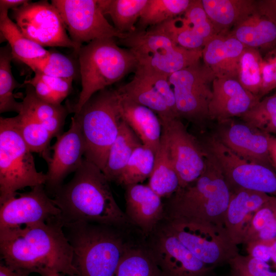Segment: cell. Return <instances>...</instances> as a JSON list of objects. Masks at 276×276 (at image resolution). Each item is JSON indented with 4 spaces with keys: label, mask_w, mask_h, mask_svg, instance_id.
<instances>
[{
    "label": "cell",
    "mask_w": 276,
    "mask_h": 276,
    "mask_svg": "<svg viewBox=\"0 0 276 276\" xmlns=\"http://www.w3.org/2000/svg\"><path fill=\"white\" fill-rule=\"evenodd\" d=\"M0 252L4 264L20 273L77 275L73 265L72 247L63 231L61 216L0 230Z\"/></svg>",
    "instance_id": "cell-1"
},
{
    "label": "cell",
    "mask_w": 276,
    "mask_h": 276,
    "mask_svg": "<svg viewBox=\"0 0 276 276\" xmlns=\"http://www.w3.org/2000/svg\"><path fill=\"white\" fill-rule=\"evenodd\" d=\"M72 179L54 193L63 225L87 222L122 228H134L112 194L107 180L96 165L84 158Z\"/></svg>",
    "instance_id": "cell-2"
},
{
    "label": "cell",
    "mask_w": 276,
    "mask_h": 276,
    "mask_svg": "<svg viewBox=\"0 0 276 276\" xmlns=\"http://www.w3.org/2000/svg\"><path fill=\"white\" fill-rule=\"evenodd\" d=\"M77 276H114L128 248L143 235L135 228L87 222L63 225Z\"/></svg>",
    "instance_id": "cell-3"
},
{
    "label": "cell",
    "mask_w": 276,
    "mask_h": 276,
    "mask_svg": "<svg viewBox=\"0 0 276 276\" xmlns=\"http://www.w3.org/2000/svg\"><path fill=\"white\" fill-rule=\"evenodd\" d=\"M206 166L201 176L179 188L164 203V219H187L224 225L231 191L214 158L204 150Z\"/></svg>",
    "instance_id": "cell-4"
},
{
    "label": "cell",
    "mask_w": 276,
    "mask_h": 276,
    "mask_svg": "<svg viewBox=\"0 0 276 276\" xmlns=\"http://www.w3.org/2000/svg\"><path fill=\"white\" fill-rule=\"evenodd\" d=\"M115 39H96L80 48L77 54L82 88L72 108L74 113L95 93L135 71L136 57L129 49L119 47Z\"/></svg>",
    "instance_id": "cell-5"
},
{
    "label": "cell",
    "mask_w": 276,
    "mask_h": 276,
    "mask_svg": "<svg viewBox=\"0 0 276 276\" xmlns=\"http://www.w3.org/2000/svg\"><path fill=\"white\" fill-rule=\"evenodd\" d=\"M117 89L107 87L94 95L74 113L84 139V158L102 171L119 131L121 118Z\"/></svg>",
    "instance_id": "cell-6"
},
{
    "label": "cell",
    "mask_w": 276,
    "mask_h": 276,
    "mask_svg": "<svg viewBox=\"0 0 276 276\" xmlns=\"http://www.w3.org/2000/svg\"><path fill=\"white\" fill-rule=\"evenodd\" d=\"M32 152L14 117L0 118V204L26 187L45 185L46 174L36 168Z\"/></svg>",
    "instance_id": "cell-7"
},
{
    "label": "cell",
    "mask_w": 276,
    "mask_h": 276,
    "mask_svg": "<svg viewBox=\"0 0 276 276\" xmlns=\"http://www.w3.org/2000/svg\"><path fill=\"white\" fill-rule=\"evenodd\" d=\"M119 42L133 54L138 65L168 77L202 58V49L182 48L154 27L135 30Z\"/></svg>",
    "instance_id": "cell-8"
},
{
    "label": "cell",
    "mask_w": 276,
    "mask_h": 276,
    "mask_svg": "<svg viewBox=\"0 0 276 276\" xmlns=\"http://www.w3.org/2000/svg\"><path fill=\"white\" fill-rule=\"evenodd\" d=\"M163 222L184 246L208 265L216 268L228 264L239 254L238 245L224 225L181 218L164 219Z\"/></svg>",
    "instance_id": "cell-9"
},
{
    "label": "cell",
    "mask_w": 276,
    "mask_h": 276,
    "mask_svg": "<svg viewBox=\"0 0 276 276\" xmlns=\"http://www.w3.org/2000/svg\"><path fill=\"white\" fill-rule=\"evenodd\" d=\"M12 16L27 38L43 47L71 48L78 54L82 46L71 39L59 11L47 1H28L12 10Z\"/></svg>",
    "instance_id": "cell-10"
},
{
    "label": "cell",
    "mask_w": 276,
    "mask_h": 276,
    "mask_svg": "<svg viewBox=\"0 0 276 276\" xmlns=\"http://www.w3.org/2000/svg\"><path fill=\"white\" fill-rule=\"evenodd\" d=\"M203 149L216 161L231 191L246 189L276 197V172L272 168L237 155L217 137L208 139Z\"/></svg>",
    "instance_id": "cell-11"
},
{
    "label": "cell",
    "mask_w": 276,
    "mask_h": 276,
    "mask_svg": "<svg viewBox=\"0 0 276 276\" xmlns=\"http://www.w3.org/2000/svg\"><path fill=\"white\" fill-rule=\"evenodd\" d=\"M215 78L211 70L200 60L169 76L179 118L198 123L209 119Z\"/></svg>",
    "instance_id": "cell-12"
},
{
    "label": "cell",
    "mask_w": 276,
    "mask_h": 276,
    "mask_svg": "<svg viewBox=\"0 0 276 276\" xmlns=\"http://www.w3.org/2000/svg\"><path fill=\"white\" fill-rule=\"evenodd\" d=\"M59 11L69 36L76 43L104 38L123 39L104 17L98 0H52Z\"/></svg>",
    "instance_id": "cell-13"
},
{
    "label": "cell",
    "mask_w": 276,
    "mask_h": 276,
    "mask_svg": "<svg viewBox=\"0 0 276 276\" xmlns=\"http://www.w3.org/2000/svg\"><path fill=\"white\" fill-rule=\"evenodd\" d=\"M145 241L163 276H216V268L198 259L163 221Z\"/></svg>",
    "instance_id": "cell-14"
},
{
    "label": "cell",
    "mask_w": 276,
    "mask_h": 276,
    "mask_svg": "<svg viewBox=\"0 0 276 276\" xmlns=\"http://www.w3.org/2000/svg\"><path fill=\"white\" fill-rule=\"evenodd\" d=\"M163 135L166 139L180 188L198 178L206 166L205 152L179 118L159 119Z\"/></svg>",
    "instance_id": "cell-15"
},
{
    "label": "cell",
    "mask_w": 276,
    "mask_h": 276,
    "mask_svg": "<svg viewBox=\"0 0 276 276\" xmlns=\"http://www.w3.org/2000/svg\"><path fill=\"white\" fill-rule=\"evenodd\" d=\"M18 194L0 204V230L47 222L61 216L60 210L48 195L44 185Z\"/></svg>",
    "instance_id": "cell-16"
},
{
    "label": "cell",
    "mask_w": 276,
    "mask_h": 276,
    "mask_svg": "<svg viewBox=\"0 0 276 276\" xmlns=\"http://www.w3.org/2000/svg\"><path fill=\"white\" fill-rule=\"evenodd\" d=\"M51 147L53 153L48 165L45 184L46 191L53 194L62 184L65 178L75 172L84 157L85 146L80 124L73 116L69 129L56 137Z\"/></svg>",
    "instance_id": "cell-17"
},
{
    "label": "cell",
    "mask_w": 276,
    "mask_h": 276,
    "mask_svg": "<svg viewBox=\"0 0 276 276\" xmlns=\"http://www.w3.org/2000/svg\"><path fill=\"white\" fill-rule=\"evenodd\" d=\"M125 189L126 216L130 224L147 237L164 219L162 198L148 185H132Z\"/></svg>",
    "instance_id": "cell-18"
},
{
    "label": "cell",
    "mask_w": 276,
    "mask_h": 276,
    "mask_svg": "<svg viewBox=\"0 0 276 276\" xmlns=\"http://www.w3.org/2000/svg\"><path fill=\"white\" fill-rule=\"evenodd\" d=\"M261 99L246 89L233 78H215L208 108L209 119L225 123L241 117Z\"/></svg>",
    "instance_id": "cell-19"
},
{
    "label": "cell",
    "mask_w": 276,
    "mask_h": 276,
    "mask_svg": "<svg viewBox=\"0 0 276 276\" xmlns=\"http://www.w3.org/2000/svg\"><path fill=\"white\" fill-rule=\"evenodd\" d=\"M268 137V134L245 123L232 122L220 130L217 138L237 155L273 169L269 154Z\"/></svg>",
    "instance_id": "cell-20"
},
{
    "label": "cell",
    "mask_w": 276,
    "mask_h": 276,
    "mask_svg": "<svg viewBox=\"0 0 276 276\" xmlns=\"http://www.w3.org/2000/svg\"><path fill=\"white\" fill-rule=\"evenodd\" d=\"M245 48L229 32L215 35L202 48L203 62L215 78L237 79L240 58Z\"/></svg>",
    "instance_id": "cell-21"
},
{
    "label": "cell",
    "mask_w": 276,
    "mask_h": 276,
    "mask_svg": "<svg viewBox=\"0 0 276 276\" xmlns=\"http://www.w3.org/2000/svg\"><path fill=\"white\" fill-rule=\"evenodd\" d=\"M224 225L235 244L242 243L245 229L255 212L272 196L246 189L231 191Z\"/></svg>",
    "instance_id": "cell-22"
},
{
    "label": "cell",
    "mask_w": 276,
    "mask_h": 276,
    "mask_svg": "<svg viewBox=\"0 0 276 276\" xmlns=\"http://www.w3.org/2000/svg\"><path fill=\"white\" fill-rule=\"evenodd\" d=\"M118 93L121 120L132 129L144 146L155 153L160 143L162 132L159 117L149 108Z\"/></svg>",
    "instance_id": "cell-23"
},
{
    "label": "cell",
    "mask_w": 276,
    "mask_h": 276,
    "mask_svg": "<svg viewBox=\"0 0 276 276\" xmlns=\"http://www.w3.org/2000/svg\"><path fill=\"white\" fill-rule=\"evenodd\" d=\"M203 7L212 22L215 34L229 30L257 11L254 0H201Z\"/></svg>",
    "instance_id": "cell-24"
},
{
    "label": "cell",
    "mask_w": 276,
    "mask_h": 276,
    "mask_svg": "<svg viewBox=\"0 0 276 276\" xmlns=\"http://www.w3.org/2000/svg\"><path fill=\"white\" fill-rule=\"evenodd\" d=\"M246 47L259 51L273 50L276 47V23L257 10L229 31Z\"/></svg>",
    "instance_id": "cell-25"
},
{
    "label": "cell",
    "mask_w": 276,
    "mask_h": 276,
    "mask_svg": "<svg viewBox=\"0 0 276 276\" xmlns=\"http://www.w3.org/2000/svg\"><path fill=\"white\" fill-rule=\"evenodd\" d=\"M117 89L122 96L153 110L159 119L177 118L137 67L132 79Z\"/></svg>",
    "instance_id": "cell-26"
},
{
    "label": "cell",
    "mask_w": 276,
    "mask_h": 276,
    "mask_svg": "<svg viewBox=\"0 0 276 276\" xmlns=\"http://www.w3.org/2000/svg\"><path fill=\"white\" fill-rule=\"evenodd\" d=\"M148 185L159 196L168 198L180 188V181L173 163L167 142L162 135L155 152L153 170Z\"/></svg>",
    "instance_id": "cell-27"
},
{
    "label": "cell",
    "mask_w": 276,
    "mask_h": 276,
    "mask_svg": "<svg viewBox=\"0 0 276 276\" xmlns=\"http://www.w3.org/2000/svg\"><path fill=\"white\" fill-rule=\"evenodd\" d=\"M143 145L128 125L121 120L118 135L111 145L102 172L109 181H114L136 148Z\"/></svg>",
    "instance_id": "cell-28"
},
{
    "label": "cell",
    "mask_w": 276,
    "mask_h": 276,
    "mask_svg": "<svg viewBox=\"0 0 276 276\" xmlns=\"http://www.w3.org/2000/svg\"><path fill=\"white\" fill-rule=\"evenodd\" d=\"M14 119L22 138L31 151L38 153L48 164L52 157L50 142L53 136L51 133L23 103L20 111Z\"/></svg>",
    "instance_id": "cell-29"
},
{
    "label": "cell",
    "mask_w": 276,
    "mask_h": 276,
    "mask_svg": "<svg viewBox=\"0 0 276 276\" xmlns=\"http://www.w3.org/2000/svg\"><path fill=\"white\" fill-rule=\"evenodd\" d=\"M114 276H163L145 237H141L128 248Z\"/></svg>",
    "instance_id": "cell-30"
},
{
    "label": "cell",
    "mask_w": 276,
    "mask_h": 276,
    "mask_svg": "<svg viewBox=\"0 0 276 276\" xmlns=\"http://www.w3.org/2000/svg\"><path fill=\"white\" fill-rule=\"evenodd\" d=\"M0 31L8 42L13 57L24 63L43 57L50 51L27 38L8 15V11H0Z\"/></svg>",
    "instance_id": "cell-31"
},
{
    "label": "cell",
    "mask_w": 276,
    "mask_h": 276,
    "mask_svg": "<svg viewBox=\"0 0 276 276\" xmlns=\"http://www.w3.org/2000/svg\"><path fill=\"white\" fill-rule=\"evenodd\" d=\"M26 85L25 96L22 101L33 113L39 122L54 137L62 133L68 108L59 104H54L40 99L35 94L33 87L29 83Z\"/></svg>",
    "instance_id": "cell-32"
},
{
    "label": "cell",
    "mask_w": 276,
    "mask_h": 276,
    "mask_svg": "<svg viewBox=\"0 0 276 276\" xmlns=\"http://www.w3.org/2000/svg\"><path fill=\"white\" fill-rule=\"evenodd\" d=\"M104 14H108L114 27L127 35L136 30V24L148 0H98Z\"/></svg>",
    "instance_id": "cell-33"
},
{
    "label": "cell",
    "mask_w": 276,
    "mask_h": 276,
    "mask_svg": "<svg viewBox=\"0 0 276 276\" xmlns=\"http://www.w3.org/2000/svg\"><path fill=\"white\" fill-rule=\"evenodd\" d=\"M276 239V197L272 196L254 214L244 233L242 244Z\"/></svg>",
    "instance_id": "cell-34"
},
{
    "label": "cell",
    "mask_w": 276,
    "mask_h": 276,
    "mask_svg": "<svg viewBox=\"0 0 276 276\" xmlns=\"http://www.w3.org/2000/svg\"><path fill=\"white\" fill-rule=\"evenodd\" d=\"M191 0H148L136 25V30L145 31L179 16L186 11Z\"/></svg>",
    "instance_id": "cell-35"
},
{
    "label": "cell",
    "mask_w": 276,
    "mask_h": 276,
    "mask_svg": "<svg viewBox=\"0 0 276 276\" xmlns=\"http://www.w3.org/2000/svg\"><path fill=\"white\" fill-rule=\"evenodd\" d=\"M13 57L9 45L0 49V112H15L19 113L22 103L17 102L13 91L16 88L24 86L15 79L11 68Z\"/></svg>",
    "instance_id": "cell-36"
},
{
    "label": "cell",
    "mask_w": 276,
    "mask_h": 276,
    "mask_svg": "<svg viewBox=\"0 0 276 276\" xmlns=\"http://www.w3.org/2000/svg\"><path fill=\"white\" fill-rule=\"evenodd\" d=\"M155 154L143 145L136 148L115 182L125 188L141 183L149 178L153 170Z\"/></svg>",
    "instance_id": "cell-37"
},
{
    "label": "cell",
    "mask_w": 276,
    "mask_h": 276,
    "mask_svg": "<svg viewBox=\"0 0 276 276\" xmlns=\"http://www.w3.org/2000/svg\"><path fill=\"white\" fill-rule=\"evenodd\" d=\"M262 61L259 50L246 47L240 58L237 76L239 82L246 89L260 99Z\"/></svg>",
    "instance_id": "cell-38"
},
{
    "label": "cell",
    "mask_w": 276,
    "mask_h": 276,
    "mask_svg": "<svg viewBox=\"0 0 276 276\" xmlns=\"http://www.w3.org/2000/svg\"><path fill=\"white\" fill-rule=\"evenodd\" d=\"M250 127L268 134H276V92L261 99L241 116Z\"/></svg>",
    "instance_id": "cell-39"
},
{
    "label": "cell",
    "mask_w": 276,
    "mask_h": 276,
    "mask_svg": "<svg viewBox=\"0 0 276 276\" xmlns=\"http://www.w3.org/2000/svg\"><path fill=\"white\" fill-rule=\"evenodd\" d=\"M25 64L34 73L54 77L74 79L79 72L71 58L56 52H50L43 57L28 61Z\"/></svg>",
    "instance_id": "cell-40"
},
{
    "label": "cell",
    "mask_w": 276,
    "mask_h": 276,
    "mask_svg": "<svg viewBox=\"0 0 276 276\" xmlns=\"http://www.w3.org/2000/svg\"><path fill=\"white\" fill-rule=\"evenodd\" d=\"M181 28L205 43L215 34L213 25L208 17L201 0H191L188 9L178 16Z\"/></svg>",
    "instance_id": "cell-41"
},
{
    "label": "cell",
    "mask_w": 276,
    "mask_h": 276,
    "mask_svg": "<svg viewBox=\"0 0 276 276\" xmlns=\"http://www.w3.org/2000/svg\"><path fill=\"white\" fill-rule=\"evenodd\" d=\"M228 265L229 276H276V271L270 269L267 262L248 255L239 254Z\"/></svg>",
    "instance_id": "cell-42"
},
{
    "label": "cell",
    "mask_w": 276,
    "mask_h": 276,
    "mask_svg": "<svg viewBox=\"0 0 276 276\" xmlns=\"http://www.w3.org/2000/svg\"><path fill=\"white\" fill-rule=\"evenodd\" d=\"M137 67L161 95L170 110L176 117L179 118L175 97L172 86L169 81V77L141 66L138 65Z\"/></svg>",
    "instance_id": "cell-43"
},
{
    "label": "cell",
    "mask_w": 276,
    "mask_h": 276,
    "mask_svg": "<svg viewBox=\"0 0 276 276\" xmlns=\"http://www.w3.org/2000/svg\"><path fill=\"white\" fill-rule=\"evenodd\" d=\"M269 52L262 63V85L261 99L276 88V49Z\"/></svg>",
    "instance_id": "cell-44"
},
{
    "label": "cell",
    "mask_w": 276,
    "mask_h": 276,
    "mask_svg": "<svg viewBox=\"0 0 276 276\" xmlns=\"http://www.w3.org/2000/svg\"><path fill=\"white\" fill-rule=\"evenodd\" d=\"M35 74L39 75L41 79L54 94L61 104L71 93L74 79L51 76L40 73Z\"/></svg>",
    "instance_id": "cell-45"
},
{
    "label": "cell",
    "mask_w": 276,
    "mask_h": 276,
    "mask_svg": "<svg viewBox=\"0 0 276 276\" xmlns=\"http://www.w3.org/2000/svg\"><path fill=\"white\" fill-rule=\"evenodd\" d=\"M256 7L259 13L276 23V0L256 1Z\"/></svg>",
    "instance_id": "cell-46"
},
{
    "label": "cell",
    "mask_w": 276,
    "mask_h": 276,
    "mask_svg": "<svg viewBox=\"0 0 276 276\" xmlns=\"http://www.w3.org/2000/svg\"><path fill=\"white\" fill-rule=\"evenodd\" d=\"M26 0H1L0 11H7L9 9L14 10L26 3Z\"/></svg>",
    "instance_id": "cell-47"
},
{
    "label": "cell",
    "mask_w": 276,
    "mask_h": 276,
    "mask_svg": "<svg viewBox=\"0 0 276 276\" xmlns=\"http://www.w3.org/2000/svg\"><path fill=\"white\" fill-rule=\"evenodd\" d=\"M269 154L272 166L276 172V136L269 134Z\"/></svg>",
    "instance_id": "cell-48"
},
{
    "label": "cell",
    "mask_w": 276,
    "mask_h": 276,
    "mask_svg": "<svg viewBox=\"0 0 276 276\" xmlns=\"http://www.w3.org/2000/svg\"><path fill=\"white\" fill-rule=\"evenodd\" d=\"M0 276H29L14 271L5 265L4 263L0 265Z\"/></svg>",
    "instance_id": "cell-49"
},
{
    "label": "cell",
    "mask_w": 276,
    "mask_h": 276,
    "mask_svg": "<svg viewBox=\"0 0 276 276\" xmlns=\"http://www.w3.org/2000/svg\"><path fill=\"white\" fill-rule=\"evenodd\" d=\"M270 251V260L273 262L276 268V239L271 241Z\"/></svg>",
    "instance_id": "cell-50"
},
{
    "label": "cell",
    "mask_w": 276,
    "mask_h": 276,
    "mask_svg": "<svg viewBox=\"0 0 276 276\" xmlns=\"http://www.w3.org/2000/svg\"><path fill=\"white\" fill-rule=\"evenodd\" d=\"M47 276H65V275L60 273H54Z\"/></svg>",
    "instance_id": "cell-51"
},
{
    "label": "cell",
    "mask_w": 276,
    "mask_h": 276,
    "mask_svg": "<svg viewBox=\"0 0 276 276\" xmlns=\"http://www.w3.org/2000/svg\"><path fill=\"white\" fill-rule=\"evenodd\" d=\"M226 276H229V275H226Z\"/></svg>",
    "instance_id": "cell-52"
}]
</instances>
